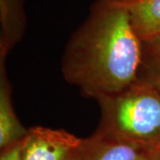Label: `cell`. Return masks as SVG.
Here are the masks:
<instances>
[{
    "instance_id": "obj_4",
    "label": "cell",
    "mask_w": 160,
    "mask_h": 160,
    "mask_svg": "<svg viewBox=\"0 0 160 160\" xmlns=\"http://www.w3.org/2000/svg\"><path fill=\"white\" fill-rule=\"evenodd\" d=\"M81 142L64 130L34 127L23 139L22 160H65Z\"/></svg>"
},
{
    "instance_id": "obj_11",
    "label": "cell",
    "mask_w": 160,
    "mask_h": 160,
    "mask_svg": "<svg viewBox=\"0 0 160 160\" xmlns=\"http://www.w3.org/2000/svg\"><path fill=\"white\" fill-rule=\"evenodd\" d=\"M120 2H123V3H128V2H132V1H135V0H118Z\"/></svg>"
},
{
    "instance_id": "obj_9",
    "label": "cell",
    "mask_w": 160,
    "mask_h": 160,
    "mask_svg": "<svg viewBox=\"0 0 160 160\" xmlns=\"http://www.w3.org/2000/svg\"><path fill=\"white\" fill-rule=\"evenodd\" d=\"M23 140L12 144L2 154L0 160H22Z\"/></svg>"
},
{
    "instance_id": "obj_5",
    "label": "cell",
    "mask_w": 160,
    "mask_h": 160,
    "mask_svg": "<svg viewBox=\"0 0 160 160\" xmlns=\"http://www.w3.org/2000/svg\"><path fill=\"white\" fill-rule=\"evenodd\" d=\"M123 4L128 10L132 29L142 42L159 36L160 0H135Z\"/></svg>"
},
{
    "instance_id": "obj_2",
    "label": "cell",
    "mask_w": 160,
    "mask_h": 160,
    "mask_svg": "<svg viewBox=\"0 0 160 160\" xmlns=\"http://www.w3.org/2000/svg\"><path fill=\"white\" fill-rule=\"evenodd\" d=\"M101 130L139 142L160 145V91L138 78L123 91L98 100Z\"/></svg>"
},
{
    "instance_id": "obj_1",
    "label": "cell",
    "mask_w": 160,
    "mask_h": 160,
    "mask_svg": "<svg viewBox=\"0 0 160 160\" xmlns=\"http://www.w3.org/2000/svg\"><path fill=\"white\" fill-rule=\"evenodd\" d=\"M64 62L67 79L100 100L138 79L142 44L128 10L118 0H102L71 40Z\"/></svg>"
},
{
    "instance_id": "obj_10",
    "label": "cell",
    "mask_w": 160,
    "mask_h": 160,
    "mask_svg": "<svg viewBox=\"0 0 160 160\" xmlns=\"http://www.w3.org/2000/svg\"><path fill=\"white\" fill-rule=\"evenodd\" d=\"M78 149H76L75 151H73L70 155L68 156V158L65 160H80L79 155H78Z\"/></svg>"
},
{
    "instance_id": "obj_8",
    "label": "cell",
    "mask_w": 160,
    "mask_h": 160,
    "mask_svg": "<svg viewBox=\"0 0 160 160\" xmlns=\"http://www.w3.org/2000/svg\"><path fill=\"white\" fill-rule=\"evenodd\" d=\"M1 23L4 41L21 34L24 24L22 0H0Z\"/></svg>"
},
{
    "instance_id": "obj_6",
    "label": "cell",
    "mask_w": 160,
    "mask_h": 160,
    "mask_svg": "<svg viewBox=\"0 0 160 160\" xmlns=\"http://www.w3.org/2000/svg\"><path fill=\"white\" fill-rule=\"evenodd\" d=\"M18 121L12 109L10 90L6 79L1 78L0 86V147L6 149L23 140L28 134Z\"/></svg>"
},
{
    "instance_id": "obj_7",
    "label": "cell",
    "mask_w": 160,
    "mask_h": 160,
    "mask_svg": "<svg viewBox=\"0 0 160 160\" xmlns=\"http://www.w3.org/2000/svg\"><path fill=\"white\" fill-rule=\"evenodd\" d=\"M142 44V58L138 78L160 91V35Z\"/></svg>"
},
{
    "instance_id": "obj_3",
    "label": "cell",
    "mask_w": 160,
    "mask_h": 160,
    "mask_svg": "<svg viewBox=\"0 0 160 160\" xmlns=\"http://www.w3.org/2000/svg\"><path fill=\"white\" fill-rule=\"evenodd\" d=\"M80 160H160V145L147 144L99 130L82 140Z\"/></svg>"
}]
</instances>
